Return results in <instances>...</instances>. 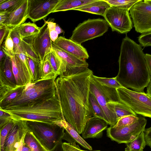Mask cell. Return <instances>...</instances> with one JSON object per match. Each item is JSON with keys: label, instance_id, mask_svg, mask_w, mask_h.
Wrapping results in <instances>:
<instances>
[{"label": "cell", "instance_id": "cell-32", "mask_svg": "<svg viewBox=\"0 0 151 151\" xmlns=\"http://www.w3.org/2000/svg\"><path fill=\"white\" fill-rule=\"evenodd\" d=\"M40 79L52 78L58 76L55 73L49 60L45 57L41 63Z\"/></svg>", "mask_w": 151, "mask_h": 151}, {"label": "cell", "instance_id": "cell-30", "mask_svg": "<svg viewBox=\"0 0 151 151\" xmlns=\"http://www.w3.org/2000/svg\"><path fill=\"white\" fill-rule=\"evenodd\" d=\"M26 55L27 61L31 74L32 82L40 79L41 63L40 61L33 58L27 55Z\"/></svg>", "mask_w": 151, "mask_h": 151}, {"label": "cell", "instance_id": "cell-7", "mask_svg": "<svg viewBox=\"0 0 151 151\" xmlns=\"http://www.w3.org/2000/svg\"><path fill=\"white\" fill-rule=\"evenodd\" d=\"M109 25L105 19H88L78 24L70 38L78 44L103 35L108 30Z\"/></svg>", "mask_w": 151, "mask_h": 151}, {"label": "cell", "instance_id": "cell-11", "mask_svg": "<svg viewBox=\"0 0 151 151\" xmlns=\"http://www.w3.org/2000/svg\"><path fill=\"white\" fill-rule=\"evenodd\" d=\"M129 11L136 32L142 33L151 31V0H139Z\"/></svg>", "mask_w": 151, "mask_h": 151}, {"label": "cell", "instance_id": "cell-33", "mask_svg": "<svg viewBox=\"0 0 151 151\" xmlns=\"http://www.w3.org/2000/svg\"><path fill=\"white\" fill-rule=\"evenodd\" d=\"M24 0H6L0 4V13H10L17 9Z\"/></svg>", "mask_w": 151, "mask_h": 151}, {"label": "cell", "instance_id": "cell-28", "mask_svg": "<svg viewBox=\"0 0 151 151\" xmlns=\"http://www.w3.org/2000/svg\"><path fill=\"white\" fill-rule=\"evenodd\" d=\"M25 86H18L15 88L10 90L0 100V105L3 109L8 106L13 101L20 96L22 93Z\"/></svg>", "mask_w": 151, "mask_h": 151}, {"label": "cell", "instance_id": "cell-39", "mask_svg": "<svg viewBox=\"0 0 151 151\" xmlns=\"http://www.w3.org/2000/svg\"><path fill=\"white\" fill-rule=\"evenodd\" d=\"M9 28L10 36L14 43V52L15 54L21 45L22 39L18 33L17 27Z\"/></svg>", "mask_w": 151, "mask_h": 151}, {"label": "cell", "instance_id": "cell-10", "mask_svg": "<svg viewBox=\"0 0 151 151\" xmlns=\"http://www.w3.org/2000/svg\"><path fill=\"white\" fill-rule=\"evenodd\" d=\"M103 17L112 31L126 34L132 28L129 11L126 9L111 6Z\"/></svg>", "mask_w": 151, "mask_h": 151}, {"label": "cell", "instance_id": "cell-41", "mask_svg": "<svg viewBox=\"0 0 151 151\" xmlns=\"http://www.w3.org/2000/svg\"><path fill=\"white\" fill-rule=\"evenodd\" d=\"M139 42L142 47L151 46V31L143 32L138 37Z\"/></svg>", "mask_w": 151, "mask_h": 151}, {"label": "cell", "instance_id": "cell-53", "mask_svg": "<svg viewBox=\"0 0 151 151\" xmlns=\"http://www.w3.org/2000/svg\"><path fill=\"white\" fill-rule=\"evenodd\" d=\"M147 87L146 93L151 97V81L150 82Z\"/></svg>", "mask_w": 151, "mask_h": 151}, {"label": "cell", "instance_id": "cell-40", "mask_svg": "<svg viewBox=\"0 0 151 151\" xmlns=\"http://www.w3.org/2000/svg\"><path fill=\"white\" fill-rule=\"evenodd\" d=\"M21 46L26 55H27L33 58L40 61L39 57L30 45L22 39Z\"/></svg>", "mask_w": 151, "mask_h": 151}, {"label": "cell", "instance_id": "cell-1", "mask_svg": "<svg viewBox=\"0 0 151 151\" xmlns=\"http://www.w3.org/2000/svg\"><path fill=\"white\" fill-rule=\"evenodd\" d=\"M93 74L92 71L88 68L73 75L59 76L55 81L62 115L79 134L93 116L88 104Z\"/></svg>", "mask_w": 151, "mask_h": 151}, {"label": "cell", "instance_id": "cell-12", "mask_svg": "<svg viewBox=\"0 0 151 151\" xmlns=\"http://www.w3.org/2000/svg\"><path fill=\"white\" fill-rule=\"evenodd\" d=\"M47 22L45 21L44 24L40 27L37 33L22 39L31 45L39 57L41 63L52 50V42L50 37Z\"/></svg>", "mask_w": 151, "mask_h": 151}, {"label": "cell", "instance_id": "cell-5", "mask_svg": "<svg viewBox=\"0 0 151 151\" xmlns=\"http://www.w3.org/2000/svg\"><path fill=\"white\" fill-rule=\"evenodd\" d=\"M26 121L29 130L48 151L51 150L62 140L65 130L60 124Z\"/></svg>", "mask_w": 151, "mask_h": 151}, {"label": "cell", "instance_id": "cell-56", "mask_svg": "<svg viewBox=\"0 0 151 151\" xmlns=\"http://www.w3.org/2000/svg\"><path fill=\"white\" fill-rule=\"evenodd\" d=\"M6 0H0V4L4 2Z\"/></svg>", "mask_w": 151, "mask_h": 151}, {"label": "cell", "instance_id": "cell-4", "mask_svg": "<svg viewBox=\"0 0 151 151\" xmlns=\"http://www.w3.org/2000/svg\"><path fill=\"white\" fill-rule=\"evenodd\" d=\"M56 78L40 79L29 83L25 86L20 96L4 110L32 105L55 96L57 93L55 83Z\"/></svg>", "mask_w": 151, "mask_h": 151}, {"label": "cell", "instance_id": "cell-23", "mask_svg": "<svg viewBox=\"0 0 151 151\" xmlns=\"http://www.w3.org/2000/svg\"><path fill=\"white\" fill-rule=\"evenodd\" d=\"M45 57L49 60L58 76H63L66 71V63L52 49Z\"/></svg>", "mask_w": 151, "mask_h": 151}, {"label": "cell", "instance_id": "cell-14", "mask_svg": "<svg viewBox=\"0 0 151 151\" xmlns=\"http://www.w3.org/2000/svg\"><path fill=\"white\" fill-rule=\"evenodd\" d=\"M53 50L66 63V71L63 76H68L82 72L88 68V64L85 59L81 58L65 52L52 43Z\"/></svg>", "mask_w": 151, "mask_h": 151}, {"label": "cell", "instance_id": "cell-18", "mask_svg": "<svg viewBox=\"0 0 151 151\" xmlns=\"http://www.w3.org/2000/svg\"><path fill=\"white\" fill-rule=\"evenodd\" d=\"M108 124L100 118L92 116L86 122L81 133L85 139L99 138L102 135L103 131L107 127Z\"/></svg>", "mask_w": 151, "mask_h": 151}, {"label": "cell", "instance_id": "cell-46", "mask_svg": "<svg viewBox=\"0 0 151 151\" xmlns=\"http://www.w3.org/2000/svg\"><path fill=\"white\" fill-rule=\"evenodd\" d=\"M9 29L8 27L4 25L0 27V46L2 45Z\"/></svg>", "mask_w": 151, "mask_h": 151}, {"label": "cell", "instance_id": "cell-44", "mask_svg": "<svg viewBox=\"0 0 151 151\" xmlns=\"http://www.w3.org/2000/svg\"><path fill=\"white\" fill-rule=\"evenodd\" d=\"M143 132L144 138L146 145L151 148V127L145 128Z\"/></svg>", "mask_w": 151, "mask_h": 151}, {"label": "cell", "instance_id": "cell-31", "mask_svg": "<svg viewBox=\"0 0 151 151\" xmlns=\"http://www.w3.org/2000/svg\"><path fill=\"white\" fill-rule=\"evenodd\" d=\"M126 144L125 151H143L146 145L144 138L143 131L134 140Z\"/></svg>", "mask_w": 151, "mask_h": 151}, {"label": "cell", "instance_id": "cell-25", "mask_svg": "<svg viewBox=\"0 0 151 151\" xmlns=\"http://www.w3.org/2000/svg\"><path fill=\"white\" fill-rule=\"evenodd\" d=\"M107 105L109 109L116 114L117 121L126 116H137L129 107L121 102L111 101Z\"/></svg>", "mask_w": 151, "mask_h": 151}, {"label": "cell", "instance_id": "cell-22", "mask_svg": "<svg viewBox=\"0 0 151 151\" xmlns=\"http://www.w3.org/2000/svg\"><path fill=\"white\" fill-rule=\"evenodd\" d=\"M111 6L105 0H95L91 3L74 9L73 10L91 13L104 16L107 10Z\"/></svg>", "mask_w": 151, "mask_h": 151}, {"label": "cell", "instance_id": "cell-34", "mask_svg": "<svg viewBox=\"0 0 151 151\" xmlns=\"http://www.w3.org/2000/svg\"><path fill=\"white\" fill-rule=\"evenodd\" d=\"M16 120L12 119L0 128V151H5V142L8 134L16 123Z\"/></svg>", "mask_w": 151, "mask_h": 151}, {"label": "cell", "instance_id": "cell-17", "mask_svg": "<svg viewBox=\"0 0 151 151\" xmlns=\"http://www.w3.org/2000/svg\"><path fill=\"white\" fill-rule=\"evenodd\" d=\"M52 43L63 51L78 58L88 59L89 57L86 49L81 45L78 44L70 39L60 36Z\"/></svg>", "mask_w": 151, "mask_h": 151}, {"label": "cell", "instance_id": "cell-51", "mask_svg": "<svg viewBox=\"0 0 151 151\" xmlns=\"http://www.w3.org/2000/svg\"><path fill=\"white\" fill-rule=\"evenodd\" d=\"M48 27L49 31L55 29L56 23L52 22H47Z\"/></svg>", "mask_w": 151, "mask_h": 151}, {"label": "cell", "instance_id": "cell-36", "mask_svg": "<svg viewBox=\"0 0 151 151\" xmlns=\"http://www.w3.org/2000/svg\"><path fill=\"white\" fill-rule=\"evenodd\" d=\"M111 6L124 8L129 11L132 6L139 0H105Z\"/></svg>", "mask_w": 151, "mask_h": 151}, {"label": "cell", "instance_id": "cell-37", "mask_svg": "<svg viewBox=\"0 0 151 151\" xmlns=\"http://www.w3.org/2000/svg\"><path fill=\"white\" fill-rule=\"evenodd\" d=\"M139 116L129 115L122 117L119 119L114 126L115 128H119L130 125L136 122L139 119Z\"/></svg>", "mask_w": 151, "mask_h": 151}, {"label": "cell", "instance_id": "cell-42", "mask_svg": "<svg viewBox=\"0 0 151 151\" xmlns=\"http://www.w3.org/2000/svg\"><path fill=\"white\" fill-rule=\"evenodd\" d=\"M62 147L64 151H100L99 150L86 151L81 150L76 143H71L63 142L62 144Z\"/></svg>", "mask_w": 151, "mask_h": 151}, {"label": "cell", "instance_id": "cell-29", "mask_svg": "<svg viewBox=\"0 0 151 151\" xmlns=\"http://www.w3.org/2000/svg\"><path fill=\"white\" fill-rule=\"evenodd\" d=\"M24 142L30 148L31 151H48L41 145L29 130L25 135Z\"/></svg>", "mask_w": 151, "mask_h": 151}, {"label": "cell", "instance_id": "cell-45", "mask_svg": "<svg viewBox=\"0 0 151 151\" xmlns=\"http://www.w3.org/2000/svg\"><path fill=\"white\" fill-rule=\"evenodd\" d=\"M10 90L5 85L0 75V100Z\"/></svg>", "mask_w": 151, "mask_h": 151}, {"label": "cell", "instance_id": "cell-19", "mask_svg": "<svg viewBox=\"0 0 151 151\" xmlns=\"http://www.w3.org/2000/svg\"><path fill=\"white\" fill-rule=\"evenodd\" d=\"M27 3L28 0H24L17 9L8 13L3 24L11 28L24 23L28 18Z\"/></svg>", "mask_w": 151, "mask_h": 151}, {"label": "cell", "instance_id": "cell-6", "mask_svg": "<svg viewBox=\"0 0 151 151\" xmlns=\"http://www.w3.org/2000/svg\"><path fill=\"white\" fill-rule=\"evenodd\" d=\"M116 90L121 103L128 106L136 114L151 118V97L146 93L123 87Z\"/></svg>", "mask_w": 151, "mask_h": 151}, {"label": "cell", "instance_id": "cell-27", "mask_svg": "<svg viewBox=\"0 0 151 151\" xmlns=\"http://www.w3.org/2000/svg\"><path fill=\"white\" fill-rule=\"evenodd\" d=\"M17 30L22 39L33 35L40 31V27L30 22L24 23L17 27Z\"/></svg>", "mask_w": 151, "mask_h": 151}, {"label": "cell", "instance_id": "cell-47", "mask_svg": "<svg viewBox=\"0 0 151 151\" xmlns=\"http://www.w3.org/2000/svg\"><path fill=\"white\" fill-rule=\"evenodd\" d=\"M145 58L149 72L151 74V55L147 53L145 54Z\"/></svg>", "mask_w": 151, "mask_h": 151}, {"label": "cell", "instance_id": "cell-15", "mask_svg": "<svg viewBox=\"0 0 151 151\" xmlns=\"http://www.w3.org/2000/svg\"><path fill=\"white\" fill-rule=\"evenodd\" d=\"M26 122L24 120H16L6 138L5 151H15V146L24 139L26 134L29 130Z\"/></svg>", "mask_w": 151, "mask_h": 151}, {"label": "cell", "instance_id": "cell-54", "mask_svg": "<svg viewBox=\"0 0 151 151\" xmlns=\"http://www.w3.org/2000/svg\"><path fill=\"white\" fill-rule=\"evenodd\" d=\"M55 30L56 31L58 34L63 33L64 31L57 24H56Z\"/></svg>", "mask_w": 151, "mask_h": 151}, {"label": "cell", "instance_id": "cell-16", "mask_svg": "<svg viewBox=\"0 0 151 151\" xmlns=\"http://www.w3.org/2000/svg\"><path fill=\"white\" fill-rule=\"evenodd\" d=\"M12 62V70L17 86H25L32 82L31 73L27 67L15 54H5Z\"/></svg>", "mask_w": 151, "mask_h": 151}, {"label": "cell", "instance_id": "cell-57", "mask_svg": "<svg viewBox=\"0 0 151 151\" xmlns=\"http://www.w3.org/2000/svg\"><path fill=\"white\" fill-rule=\"evenodd\" d=\"M4 25H3V24H0V27H2V26H3Z\"/></svg>", "mask_w": 151, "mask_h": 151}, {"label": "cell", "instance_id": "cell-55", "mask_svg": "<svg viewBox=\"0 0 151 151\" xmlns=\"http://www.w3.org/2000/svg\"><path fill=\"white\" fill-rule=\"evenodd\" d=\"M22 151H31L30 148L24 142V141Z\"/></svg>", "mask_w": 151, "mask_h": 151}, {"label": "cell", "instance_id": "cell-2", "mask_svg": "<svg viewBox=\"0 0 151 151\" xmlns=\"http://www.w3.org/2000/svg\"><path fill=\"white\" fill-rule=\"evenodd\" d=\"M120 52L116 80L123 87L144 92L151 81V74L141 46L126 35L122 40Z\"/></svg>", "mask_w": 151, "mask_h": 151}, {"label": "cell", "instance_id": "cell-38", "mask_svg": "<svg viewBox=\"0 0 151 151\" xmlns=\"http://www.w3.org/2000/svg\"><path fill=\"white\" fill-rule=\"evenodd\" d=\"M1 45L5 54H15L14 52V45L10 36V29Z\"/></svg>", "mask_w": 151, "mask_h": 151}, {"label": "cell", "instance_id": "cell-3", "mask_svg": "<svg viewBox=\"0 0 151 151\" xmlns=\"http://www.w3.org/2000/svg\"><path fill=\"white\" fill-rule=\"evenodd\" d=\"M4 110L10 114L12 119L16 120H24L59 124L64 118L57 93L55 96L36 104L14 107Z\"/></svg>", "mask_w": 151, "mask_h": 151}, {"label": "cell", "instance_id": "cell-50", "mask_svg": "<svg viewBox=\"0 0 151 151\" xmlns=\"http://www.w3.org/2000/svg\"><path fill=\"white\" fill-rule=\"evenodd\" d=\"M62 140L60 141L51 150L49 151H64L62 147Z\"/></svg>", "mask_w": 151, "mask_h": 151}, {"label": "cell", "instance_id": "cell-24", "mask_svg": "<svg viewBox=\"0 0 151 151\" xmlns=\"http://www.w3.org/2000/svg\"><path fill=\"white\" fill-rule=\"evenodd\" d=\"M95 0H60L52 13L64 11L81 7Z\"/></svg>", "mask_w": 151, "mask_h": 151}, {"label": "cell", "instance_id": "cell-9", "mask_svg": "<svg viewBox=\"0 0 151 151\" xmlns=\"http://www.w3.org/2000/svg\"><path fill=\"white\" fill-rule=\"evenodd\" d=\"M139 117L136 122L128 126L119 128L110 126L106 129L107 136L119 144L132 141L144 131L147 124V120L144 117Z\"/></svg>", "mask_w": 151, "mask_h": 151}, {"label": "cell", "instance_id": "cell-8", "mask_svg": "<svg viewBox=\"0 0 151 151\" xmlns=\"http://www.w3.org/2000/svg\"><path fill=\"white\" fill-rule=\"evenodd\" d=\"M92 75L90 78L89 91L94 95L101 107L108 124L110 127H113L117 121L116 114L109 109L107 104L111 101L121 102L116 90L101 85L94 79Z\"/></svg>", "mask_w": 151, "mask_h": 151}, {"label": "cell", "instance_id": "cell-26", "mask_svg": "<svg viewBox=\"0 0 151 151\" xmlns=\"http://www.w3.org/2000/svg\"><path fill=\"white\" fill-rule=\"evenodd\" d=\"M88 104L93 116L102 119L106 122L108 124V121L101 107L94 95L90 91Z\"/></svg>", "mask_w": 151, "mask_h": 151}, {"label": "cell", "instance_id": "cell-52", "mask_svg": "<svg viewBox=\"0 0 151 151\" xmlns=\"http://www.w3.org/2000/svg\"><path fill=\"white\" fill-rule=\"evenodd\" d=\"M8 13H0V24H3L5 20Z\"/></svg>", "mask_w": 151, "mask_h": 151}, {"label": "cell", "instance_id": "cell-49", "mask_svg": "<svg viewBox=\"0 0 151 151\" xmlns=\"http://www.w3.org/2000/svg\"><path fill=\"white\" fill-rule=\"evenodd\" d=\"M6 57V55L3 50L2 45L0 46V67Z\"/></svg>", "mask_w": 151, "mask_h": 151}, {"label": "cell", "instance_id": "cell-48", "mask_svg": "<svg viewBox=\"0 0 151 151\" xmlns=\"http://www.w3.org/2000/svg\"><path fill=\"white\" fill-rule=\"evenodd\" d=\"M58 34L55 29L49 31L50 38L52 42H55L58 37Z\"/></svg>", "mask_w": 151, "mask_h": 151}, {"label": "cell", "instance_id": "cell-21", "mask_svg": "<svg viewBox=\"0 0 151 151\" xmlns=\"http://www.w3.org/2000/svg\"><path fill=\"white\" fill-rule=\"evenodd\" d=\"M0 75L4 83L9 89H14L18 87L13 72L11 61L7 56L0 67Z\"/></svg>", "mask_w": 151, "mask_h": 151}, {"label": "cell", "instance_id": "cell-13", "mask_svg": "<svg viewBox=\"0 0 151 151\" xmlns=\"http://www.w3.org/2000/svg\"><path fill=\"white\" fill-rule=\"evenodd\" d=\"M60 0H28L27 18L33 22L52 13Z\"/></svg>", "mask_w": 151, "mask_h": 151}, {"label": "cell", "instance_id": "cell-20", "mask_svg": "<svg viewBox=\"0 0 151 151\" xmlns=\"http://www.w3.org/2000/svg\"><path fill=\"white\" fill-rule=\"evenodd\" d=\"M61 125L65 131L62 140L67 141L68 143H77L83 148L90 150H92V147L80 136L75 129L68 123L64 118L61 121Z\"/></svg>", "mask_w": 151, "mask_h": 151}, {"label": "cell", "instance_id": "cell-43", "mask_svg": "<svg viewBox=\"0 0 151 151\" xmlns=\"http://www.w3.org/2000/svg\"><path fill=\"white\" fill-rule=\"evenodd\" d=\"M12 119L10 114L6 111L2 109L0 105V128Z\"/></svg>", "mask_w": 151, "mask_h": 151}, {"label": "cell", "instance_id": "cell-35", "mask_svg": "<svg viewBox=\"0 0 151 151\" xmlns=\"http://www.w3.org/2000/svg\"><path fill=\"white\" fill-rule=\"evenodd\" d=\"M92 77L94 80L101 85L108 87L116 89L123 87L116 80L115 77L112 78L101 77L94 76L93 74L92 75Z\"/></svg>", "mask_w": 151, "mask_h": 151}]
</instances>
